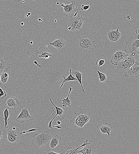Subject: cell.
<instances>
[{"label":"cell","instance_id":"obj_34","mask_svg":"<svg viewBox=\"0 0 139 154\" xmlns=\"http://www.w3.org/2000/svg\"><path fill=\"white\" fill-rule=\"evenodd\" d=\"M90 144V143H89L88 142V140L86 139V140H85V141H84L83 142V144L82 145H81L80 146L77 147V148L78 149H79V148L82 147H84V146L85 145H87L89 144Z\"/></svg>","mask_w":139,"mask_h":154},{"label":"cell","instance_id":"obj_6","mask_svg":"<svg viewBox=\"0 0 139 154\" xmlns=\"http://www.w3.org/2000/svg\"><path fill=\"white\" fill-rule=\"evenodd\" d=\"M7 136L6 141L11 145H16L19 142L23 134L18 127L15 129L8 130L7 132Z\"/></svg>","mask_w":139,"mask_h":154},{"label":"cell","instance_id":"obj_5","mask_svg":"<svg viewBox=\"0 0 139 154\" xmlns=\"http://www.w3.org/2000/svg\"><path fill=\"white\" fill-rule=\"evenodd\" d=\"M85 19L79 15L70 17L68 21V29L71 31L81 30Z\"/></svg>","mask_w":139,"mask_h":154},{"label":"cell","instance_id":"obj_36","mask_svg":"<svg viewBox=\"0 0 139 154\" xmlns=\"http://www.w3.org/2000/svg\"><path fill=\"white\" fill-rule=\"evenodd\" d=\"M34 63L35 64H36L37 66L38 67H40V68H41V66L40 65H39L38 64V63H37V61H34Z\"/></svg>","mask_w":139,"mask_h":154},{"label":"cell","instance_id":"obj_29","mask_svg":"<svg viewBox=\"0 0 139 154\" xmlns=\"http://www.w3.org/2000/svg\"><path fill=\"white\" fill-rule=\"evenodd\" d=\"M105 129L106 133L109 136L110 135V132L112 128V126L111 124L107 122L105 123L104 124Z\"/></svg>","mask_w":139,"mask_h":154},{"label":"cell","instance_id":"obj_31","mask_svg":"<svg viewBox=\"0 0 139 154\" xmlns=\"http://www.w3.org/2000/svg\"><path fill=\"white\" fill-rule=\"evenodd\" d=\"M96 128L98 130H100L102 133L103 134L106 133L104 125L98 124L97 125Z\"/></svg>","mask_w":139,"mask_h":154},{"label":"cell","instance_id":"obj_37","mask_svg":"<svg viewBox=\"0 0 139 154\" xmlns=\"http://www.w3.org/2000/svg\"><path fill=\"white\" fill-rule=\"evenodd\" d=\"M57 123L58 125H60L61 124V122L59 121H57Z\"/></svg>","mask_w":139,"mask_h":154},{"label":"cell","instance_id":"obj_35","mask_svg":"<svg viewBox=\"0 0 139 154\" xmlns=\"http://www.w3.org/2000/svg\"><path fill=\"white\" fill-rule=\"evenodd\" d=\"M38 129H30L29 130H27V131H23L22 132V133H23V134H25L26 133H27V132H31V131H38Z\"/></svg>","mask_w":139,"mask_h":154},{"label":"cell","instance_id":"obj_17","mask_svg":"<svg viewBox=\"0 0 139 154\" xmlns=\"http://www.w3.org/2000/svg\"><path fill=\"white\" fill-rule=\"evenodd\" d=\"M95 152L94 146L92 144L87 145L81 150H78V153L82 154H93Z\"/></svg>","mask_w":139,"mask_h":154},{"label":"cell","instance_id":"obj_40","mask_svg":"<svg viewBox=\"0 0 139 154\" xmlns=\"http://www.w3.org/2000/svg\"><path fill=\"white\" fill-rule=\"evenodd\" d=\"M21 25H24V23H23V22H22L21 23Z\"/></svg>","mask_w":139,"mask_h":154},{"label":"cell","instance_id":"obj_4","mask_svg":"<svg viewBox=\"0 0 139 154\" xmlns=\"http://www.w3.org/2000/svg\"><path fill=\"white\" fill-rule=\"evenodd\" d=\"M94 42L91 37L85 36L79 38L76 45L80 51L89 53L94 49Z\"/></svg>","mask_w":139,"mask_h":154},{"label":"cell","instance_id":"obj_14","mask_svg":"<svg viewBox=\"0 0 139 154\" xmlns=\"http://www.w3.org/2000/svg\"><path fill=\"white\" fill-rule=\"evenodd\" d=\"M7 104L10 109H14L22 106V101L16 97H10L7 101Z\"/></svg>","mask_w":139,"mask_h":154},{"label":"cell","instance_id":"obj_16","mask_svg":"<svg viewBox=\"0 0 139 154\" xmlns=\"http://www.w3.org/2000/svg\"><path fill=\"white\" fill-rule=\"evenodd\" d=\"M119 27L116 30L109 31L107 33L108 39L111 42L118 41L121 36L122 34L119 31Z\"/></svg>","mask_w":139,"mask_h":154},{"label":"cell","instance_id":"obj_28","mask_svg":"<svg viewBox=\"0 0 139 154\" xmlns=\"http://www.w3.org/2000/svg\"><path fill=\"white\" fill-rule=\"evenodd\" d=\"M7 136V132L4 129H1L0 130V144L2 141L4 140Z\"/></svg>","mask_w":139,"mask_h":154},{"label":"cell","instance_id":"obj_23","mask_svg":"<svg viewBox=\"0 0 139 154\" xmlns=\"http://www.w3.org/2000/svg\"><path fill=\"white\" fill-rule=\"evenodd\" d=\"M97 72L98 75L99 81L102 83H107L109 82L110 78L108 76L100 72L98 70Z\"/></svg>","mask_w":139,"mask_h":154},{"label":"cell","instance_id":"obj_15","mask_svg":"<svg viewBox=\"0 0 139 154\" xmlns=\"http://www.w3.org/2000/svg\"><path fill=\"white\" fill-rule=\"evenodd\" d=\"M34 54L38 57L45 59H47L50 57L52 56L50 51L44 47H40L39 49L35 50Z\"/></svg>","mask_w":139,"mask_h":154},{"label":"cell","instance_id":"obj_43","mask_svg":"<svg viewBox=\"0 0 139 154\" xmlns=\"http://www.w3.org/2000/svg\"><path fill=\"white\" fill-rule=\"evenodd\" d=\"M54 21L55 22H57V20H54Z\"/></svg>","mask_w":139,"mask_h":154},{"label":"cell","instance_id":"obj_24","mask_svg":"<svg viewBox=\"0 0 139 154\" xmlns=\"http://www.w3.org/2000/svg\"><path fill=\"white\" fill-rule=\"evenodd\" d=\"M71 70L72 69H70V74L66 78H65L64 76H63V80L62 82V83L60 86V89L63 86L65 82H67L71 81H77V79L72 75L71 74Z\"/></svg>","mask_w":139,"mask_h":154},{"label":"cell","instance_id":"obj_1","mask_svg":"<svg viewBox=\"0 0 139 154\" xmlns=\"http://www.w3.org/2000/svg\"><path fill=\"white\" fill-rule=\"evenodd\" d=\"M74 113L75 115L71 118L70 123L74 127H82L91 118L90 112L84 109H81Z\"/></svg>","mask_w":139,"mask_h":154},{"label":"cell","instance_id":"obj_26","mask_svg":"<svg viewBox=\"0 0 139 154\" xmlns=\"http://www.w3.org/2000/svg\"><path fill=\"white\" fill-rule=\"evenodd\" d=\"M6 88V86L4 84L0 82V98L1 99H3L7 96V95L5 92Z\"/></svg>","mask_w":139,"mask_h":154},{"label":"cell","instance_id":"obj_46","mask_svg":"<svg viewBox=\"0 0 139 154\" xmlns=\"http://www.w3.org/2000/svg\"><path fill=\"white\" fill-rule=\"evenodd\" d=\"M24 1H23V2Z\"/></svg>","mask_w":139,"mask_h":154},{"label":"cell","instance_id":"obj_33","mask_svg":"<svg viewBox=\"0 0 139 154\" xmlns=\"http://www.w3.org/2000/svg\"><path fill=\"white\" fill-rule=\"evenodd\" d=\"M90 7L89 5H84L83 4L81 5V10H88Z\"/></svg>","mask_w":139,"mask_h":154},{"label":"cell","instance_id":"obj_21","mask_svg":"<svg viewBox=\"0 0 139 154\" xmlns=\"http://www.w3.org/2000/svg\"><path fill=\"white\" fill-rule=\"evenodd\" d=\"M10 109L8 107H7L4 111L3 119L4 121V127L6 128H8L9 125V120L10 119L9 115L11 113Z\"/></svg>","mask_w":139,"mask_h":154},{"label":"cell","instance_id":"obj_22","mask_svg":"<svg viewBox=\"0 0 139 154\" xmlns=\"http://www.w3.org/2000/svg\"><path fill=\"white\" fill-rule=\"evenodd\" d=\"M73 89V88L71 86L69 87V92L68 96L66 98H63L62 100V106L65 107H67V106L70 107L71 104V101L69 99V96L71 92Z\"/></svg>","mask_w":139,"mask_h":154},{"label":"cell","instance_id":"obj_20","mask_svg":"<svg viewBox=\"0 0 139 154\" xmlns=\"http://www.w3.org/2000/svg\"><path fill=\"white\" fill-rule=\"evenodd\" d=\"M61 142V137L57 134L55 135L52 138L49 142V147L52 149H53Z\"/></svg>","mask_w":139,"mask_h":154},{"label":"cell","instance_id":"obj_11","mask_svg":"<svg viewBox=\"0 0 139 154\" xmlns=\"http://www.w3.org/2000/svg\"><path fill=\"white\" fill-rule=\"evenodd\" d=\"M49 44L56 48L61 54L65 53L67 50L68 43L62 38L55 40L53 42H49Z\"/></svg>","mask_w":139,"mask_h":154},{"label":"cell","instance_id":"obj_13","mask_svg":"<svg viewBox=\"0 0 139 154\" xmlns=\"http://www.w3.org/2000/svg\"><path fill=\"white\" fill-rule=\"evenodd\" d=\"M126 77L136 78L139 76V64H135L123 72Z\"/></svg>","mask_w":139,"mask_h":154},{"label":"cell","instance_id":"obj_19","mask_svg":"<svg viewBox=\"0 0 139 154\" xmlns=\"http://www.w3.org/2000/svg\"><path fill=\"white\" fill-rule=\"evenodd\" d=\"M71 74L74 77L77 79V81L79 82L81 86L82 92L84 93L85 92L83 88L82 82V73L80 72L78 68H75L72 70Z\"/></svg>","mask_w":139,"mask_h":154},{"label":"cell","instance_id":"obj_3","mask_svg":"<svg viewBox=\"0 0 139 154\" xmlns=\"http://www.w3.org/2000/svg\"><path fill=\"white\" fill-rule=\"evenodd\" d=\"M51 138V136L49 132L47 131H44L39 134H35L31 141V144L35 148L39 149L48 144Z\"/></svg>","mask_w":139,"mask_h":154},{"label":"cell","instance_id":"obj_25","mask_svg":"<svg viewBox=\"0 0 139 154\" xmlns=\"http://www.w3.org/2000/svg\"><path fill=\"white\" fill-rule=\"evenodd\" d=\"M78 149L72 147H68L62 153L63 154H76L78 153Z\"/></svg>","mask_w":139,"mask_h":154},{"label":"cell","instance_id":"obj_9","mask_svg":"<svg viewBox=\"0 0 139 154\" xmlns=\"http://www.w3.org/2000/svg\"><path fill=\"white\" fill-rule=\"evenodd\" d=\"M30 108L24 105L21 106V111L16 119L19 123H23L25 121H32L34 118L31 115Z\"/></svg>","mask_w":139,"mask_h":154},{"label":"cell","instance_id":"obj_30","mask_svg":"<svg viewBox=\"0 0 139 154\" xmlns=\"http://www.w3.org/2000/svg\"><path fill=\"white\" fill-rule=\"evenodd\" d=\"M105 62L104 59L103 57H101L98 59L96 61L95 63L98 67H100L103 65Z\"/></svg>","mask_w":139,"mask_h":154},{"label":"cell","instance_id":"obj_12","mask_svg":"<svg viewBox=\"0 0 139 154\" xmlns=\"http://www.w3.org/2000/svg\"><path fill=\"white\" fill-rule=\"evenodd\" d=\"M129 55L123 51L119 50L114 53L111 57L110 62L113 65H118Z\"/></svg>","mask_w":139,"mask_h":154},{"label":"cell","instance_id":"obj_38","mask_svg":"<svg viewBox=\"0 0 139 154\" xmlns=\"http://www.w3.org/2000/svg\"><path fill=\"white\" fill-rule=\"evenodd\" d=\"M41 18H39L38 19V20L39 21H41Z\"/></svg>","mask_w":139,"mask_h":154},{"label":"cell","instance_id":"obj_39","mask_svg":"<svg viewBox=\"0 0 139 154\" xmlns=\"http://www.w3.org/2000/svg\"><path fill=\"white\" fill-rule=\"evenodd\" d=\"M29 16L30 15H31V13L30 12H28V14Z\"/></svg>","mask_w":139,"mask_h":154},{"label":"cell","instance_id":"obj_8","mask_svg":"<svg viewBox=\"0 0 139 154\" xmlns=\"http://www.w3.org/2000/svg\"><path fill=\"white\" fill-rule=\"evenodd\" d=\"M139 34L137 36H131L126 42L124 47V51L130 53L139 49Z\"/></svg>","mask_w":139,"mask_h":154},{"label":"cell","instance_id":"obj_7","mask_svg":"<svg viewBox=\"0 0 139 154\" xmlns=\"http://www.w3.org/2000/svg\"><path fill=\"white\" fill-rule=\"evenodd\" d=\"M49 100L51 102L55 108L56 114L51 120L49 122L48 125V127L51 129H53V127H56L58 129L61 128L62 127L61 126L52 125V123L53 120L57 115L58 118L59 119L61 120L63 119L66 117L67 114V108L66 107H65V108H64L62 107H57L53 103L51 98H50Z\"/></svg>","mask_w":139,"mask_h":154},{"label":"cell","instance_id":"obj_27","mask_svg":"<svg viewBox=\"0 0 139 154\" xmlns=\"http://www.w3.org/2000/svg\"><path fill=\"white\" fill-rule=\"evenodd\" d=\"M7 65L6 61L2 57L0 56V74L7 67Z\"/></svg>","mask_w":139,"mask_h":154},{"label":"cell","instance_id":"obj_10","mask_svg":"<svg viewBox=\"0 0 139 154\" xmlns=\"http://www.w3.org/2000/svg\"><path fill=\"white\" fill-rule=\"evenodd\" d=\"M60 6L63 8V11L65 16L70 17L77 15L79 10L75 7V2L74 0H72L71 3L69 4L64 5L59 2Z\"/></svg>","mask_w":139,"mask_h":154},{"label":"cell","instance_id":"obj_32","mask_svg":"<svg viewBox=\"0 0 139 154\" xmlns=\"http://www.w3.org/2000/svg\"><path fill=\"white\" fill-rule=\"evenodd\" d=\"M44 154H62V153H56L53 150H50L49 149H47L46 150V151L44 152Z\"/></svg>","mask_w":139,"mask_h":154},{"label":"cell","instance_id":"obj_45","mask_svg":"<svg viewBox=\"0 0 139 154\" xmlns=\"http://www.w3.org/2000/svg\"><path fill=\"white\" fill-rule=\"evenodd\" d=\"M25 17H26V16H25Z\"/></svg>","mask_w":139,"mask_h":154},{"label":"cell","instance_id":"obj_44","mask_svg":"<svg viewBox=\"0 0 139 154\" xmlns=\"http://www.w3.org/2000/svg\"><path fill=\"white\" fill-rule=\"evenodd\" d=\"M42 21V20L41 19L40 21Z\"/></svg>","mask_w":139,"mask_h":154},{"label":"cell","instance_id":"obj_2","mask_svg":"<svg viewBox=\"0 0 139 154\" xmlns=\"http://www.w3.org/2000/svg\"><path fill=\"white\" fill-rule=\"evenodd\" d=\"M139 49L124 59L117 65L118 70L124 72L132 65L139 64Z\"/></svg>","mask_w":139,"mask_h":154},{"label":"cell","instance_id":"obj_42","mask_svg":"<svg viewBox=\"0 0 139 154\" xmlns=\"http://www.w3.org/2000/svg\"><path fill=\"white\" fill-rule=\"evenodd\" d=\"M26 17H29V16L28 15H26Z\"/></svg>","mask_w":139,"mask_h":154},{"label":"cell","instance_id":"obj_41","mask_svg":"<svg viewBox=\"0 0 139 154\" xmlns=\"http://www.w3.org/2000/svg\"><path fill=\"white\" fill-rule=\"evenodd\" d=\"M30 43L31 44H32L33 43V42L32 41H31Z\"/></svg>","mask_w":139,"mask_h":154},{"label":"cell","instance_id":"obj_18","mask_svg":"<svg viewBox=\"0 0 139 154\" xmlns=\"http://www.w3.org/2000/svg\"><path fill=\"white\" fill-rule=\"evenodd\" d=\"M10 73V67H7L0 74V82L4 84L6 83L8 81Z\"/></svg>","mask_w":139,"mask_h":154}]
</instances>
